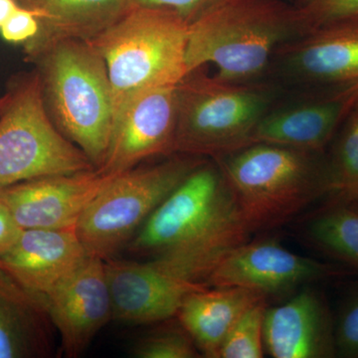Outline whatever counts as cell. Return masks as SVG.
<instances>
[{
  "instance_id": "cell-7",
  "label": "cell",
  "mask_w": 358,
  "mask_h": 358,
  "mask_svg": "<svg viewBox=\"0 0 358 358\" xmlns=\"http://www.w3.org/2000/svg\"><path fill=\"white\" fill-rule=\"evenodd\" d=\"M0 115V190L42 178L95 169L89 157L56 128L34 70L16 77Z\"/></svg>"
},
{
  "instance_id": "cell-23",
  "label": "cell",
  "mask_w": 358,
  "mask_h": 358,
  "mask_svg": "<svg viewBox=\"0 0 358 358\" xmlns=\"http://www.w3.org/2000/svg\"><path fill=\"white\" fill-rule=\"evenodd\" d=\"M266 300L249 308L231 329L218 358H262Z\"/></svg>"
},
{
  "instance_id": "cell-8",
  "label": "cell",
  "mask_w": 358,
  "mask_h": 358,
  "mask_svg": "<svg viewBox=\"0 0 358 358\" xmlns=\"http://www.w3.org/2000/svg\"><path fill=\"white\" fill-rule=\"evenodd\" d=\"M247 228L216 160H204L186 176L127 245L129 253L159 255L197 238ZM250 231V230H249Z\"/></svg>"
},
{
  "instance_id": "cell-4",
  "label": "cell",
  "mask_w": 358,
  "mask_h": 358,
  "mask_svg": "<svg viewBox=\"0 0 358 358\" xmlns=\"http://www.w3.org/2000/svg\"><path fill=\"white\" fill-rule=\"evenodd\" d=\"M217 162L250 232L286 222L329 194L327 154L256 143Z\"/></svg>"
},
{
  "instance_id": "cell-5",
  "label": "cell",
  "mask_w": 358,
  "mask_h": 358,
  "mask_svg": "<svg viewBox=\"0 0 358 358\" xmlns=\"http://www.w3.org/2000/svg\"><path fill=\"white\" fill-rule=\"evenodd\" d=\"M188 29L189 24L173 11L129 6L119 20L90 40L107 66L114 121L141 92L173 86L187 75Z\"/></svg>"
},
{
  "instance_id": "cell-18",
  "label": "cell",
  "mask_w": 358,
  "mask_h": 358,
  "mask_svg": "<svg viewBox=\"0 0 358 358\" xmlns=\"http://www.w3.org/2000/svg\"><path fill=\"white\" fill-rule=\"evenodd\" d=\"M52 327L43 298L0 268V358L48 357Z\"/></svg>"
},
{
  "instance_id": "cell-30",
  "label": "cell",
  "mask_w": 358,
  "mask_h": 358,
  "mask_svg": "<svg viewBox=\"0 0 358 358\" xmlns=\"http://www.w3.org/2000/svg\"><path fill=\"white\" fill-rule=\"evenodd\" d=\"M20 4L16 0H0V28L15 13Z\"/></svg>"
},
{
  "instance_id": "cell-29",
  "label": "cell",
  "mask_w": 358,
  "mask_h": 358,
  "mask_svg": "<svg viewBox=\"0 0 358 358\" xmlns=\"http://www.w3.org/2000/svg\"><path fill=\"white\" fill-rule=\"evenodd\" d=\"M23 229L16 222L6 204L0 200V257L20 240Z\"/></svg>"
},
{
  "instance_id": "cell-16",
  "label": "cell",
  "mask_w": 358,
  "mask_h": 358,
  "mask_svg": "<svg viewBox=\"0 0 358 358\" xmlns=\"http://www.w3.org/2000/svg\"><path fill=\"white\" fill-rule=\"evenodd\" d=\"M88 256L76 229H28L0 257V268L23 288L44 298Z\"/></svg>"
},
{
  "instance_id": "cell-12",
  "label": "cell",
  "mask_w": 358,
  "mask_h": 358,
  "mask_svg": "<svg viewBox=\"0 0 358 358\" xmlns=\"http://www.w3.org/2000/svg\"><path fill=\"white\" fill-rule=\"evenodd\" d=\"M65 357H80L99 331L114 320L105 260L89 255L43 298Z\"/></svg>"
},
{
  "instance_id": "cell-21",
  "label": "cell",
  "mask_w": 358,
  "mask_h": 358,
  "mask_svg": "<svg viewBox=\"0 0 358 358\" xmlns=\"http://www.w3.org/2000/svg\"><path fill=\"white\" fill-rule=\"evenodd\" d=\"M310 240L329 255L358 268V208L336 202L308 227Z\"/></svg>"
},
{
  "instance_id": "cell-24",
  "label": "cell",
  "mask_w": 358,
  "mask_h": 358,
  "mask_svg": "<svg viewBox=\"0 0 358 358\" xmlns=\"http://www.w3.org/2000/svg\"><path fill=\"white\" fill-rule=\"evenodd\" d=\"M131 355L136 358H194L199 348L180 324H169L145 334L134 343Z\"/></svg>"
},
{
  "instance_id": "cell-11",
  "label": "cell",
  "mask_w": 358,
  "mask_h": 358,
  "mask_svg": "<svg viewBox=\"0 0 358 358\" xmlns=\"http://www.w3.org/2000/svg\"><path fill=\"white\" fill-rule=\"evenodd\" d=\"M176 85L141 92L115 117L99 171L117 174L157 157L176 155Z\"/></svg>"
},
{
  "instance_id": "cell-13",
  "label": "cell",
  "mask_w": 358,
  "mask_h": 358,
  "mask_svg": "<svg viewBox=\"0 0 358 358\" xmlns=\"http://www.w3.org/2000/svg\"><path fill=\"white\" fill-rule=\"evenodd\" d=\"M113 174L99 169L42 176L0 190L23 230L76 229L84 211Z\"/></svg>"
},
{
  "instance_id": "cell-15",
  "label": "cell",
  "mask_w": 358,
  "mask_h": 358,
  "mask_svg": "<svg viewBox=\"0 0 358 358\" xmlns=\"http://www.w3.org/2000/svg\"><path fill=\"white\" fill-rule=\"evenodd\" d=\"M114 320L124 324L162 322L176 317L188 294L209 288L173 279L150 260H105Z\"/></svg>"
},
{
  "instance_id": "cell-10",
  "label": "cell",
  "mask_w": 358,
  "mask_h": 358,
  "mask_svg": "<svg viewBox=\"0 0 358 358\" xmlns=\"http://www.w3.org/2000/svg\"><path fill=\"white\" fill-rule=\"evenodd\" d=\"M268 79L286 91L358 83V21L319 28L282 45Z\"/></svg>"
},
{
  "instance_id": "cell-17",
  "label": "cell",
  "mask_w": 358,
  "mask_h": 358,
  "mask_svg": "<svg viewBox=\"0 0 358 358\" xmlns=\"http://www.w3.org/2000/svg\"><path fill=\"white\" fill-rule=\"evenodd\" d=\"M264 345L275 358H322L334 355V331L319 294L305 289L284 305L266 308Z\"/></svg>"
},
{
  "instance_id": "cell-28",
  "label": "cell",
  "mask_w": 358,
  "mask_h": 358,
  "mask_svg": "<svg viewBox=\"0 0 358 358\" xmlns=\"http://www.w3.org/2000/svg\"><path fill=\"white\" fill-rule=\"evenodd\" d=\"M39 21L31 11L20 6L0 28V35L8 43L25 45L37 36Z\"/></svg>"
},
{
  "instance_id": "cell-25",
  "label": "cell",
  "mask_w": 358,
  "mask_h": 358,
  "mask_svg": "<svg viewBox=\"0 0 358 358\" xmlns=\"http://www.w3.org/2000/svg\"><path fill=\"white\" fill-rule=\"evenodd\" d=\"M292 4L307 33L358 21V0H292Z\"/></svg>"
},
{
  "instance_id": "cell-20",
  "label": "cell",
  "mask_w": 358,
  "mask_h": 358,
  "mask_svg": "<svg viewBox=\"0 0 358 358\" xmlns=\"http://www.w3.org/2000/svg\"><path fill=\"white\" fill-rule=\"evenodd\" d=\"M39 21L37 36L24 52L54 40L95 38L115 22L131 6L129 0H16Z\"/></svg>"
},
{
  "instance_id": "cell-32",
  "label": "cell",
  "mask_w": 358,
  "mask_h": 358,
  "mask_svg": "<svg viewBox=\"0 0 358 358\" xmlns=\"http://www.w3.org/2000/svg\"><path fill=\"white\" fill-rule=\"evenodd\" d=\"M350 205H353V206L357 207V208H358V201L355 202V203L350 204Z\"/></svg>"
},
{
  "instance_id": "cell-27",
  "label": "cell",
  "mask_w": 358,
  "mask_h": 358,
  "mask_svg": "<svg viewBox=\"0 0 358 358\" xmlns=\"http://www.w3.org/2000/svg\"><path fill=\"white\" fill-rule=\"evenodd\" d=\"M223 0H129L131 6L155 7L178 14L188 24L199 20Z\"/></svg>"
},
{
  "instance_id": "cell-22",
  "label": "cell",
  "mask_w": 358,
  "mask_h": 358,
  "mask_svg": "<svg viewBox=\"0 0 358 358\" xmlns=\"http://www.w3.org/2000/svg\"><path fill=\"white\" fill-rule=\"evenodd\" d=\"M329 195L339 203L358 201V101L345 117L327 154Z\"/></svg>"
},
{
  "instance_id": "cell-26",
  "label": "cell",
  "mask_w": 358,
  "mask_h": 358,
  "mask_svg": "<svg viewBox=\"0 0 358 358\" xmlns=\"http://www.w3.org/2000/svg\"><path fill=\"white\" fill-rule=\"evenodd\" d=\"M336 350L348 357H358V296L341 313L334 331Z\"/></svg>"
},
{
  "instance_id": "cell-14",
  "label": "cell",
  "mask_w": 358,
  "mask_h": 358,
  "mask_svg": "<svg viewBox=\"0 0 358 358\" xmlns=\"http://www.w3.org/2000/svg\"><path fill=\"white\" fill-rule=\"evenodd\" d=\"M334 274L326 264L294 254L277 242L246 241L219 259L205 278V284L211 288L256 289L267 296Z\"/></svg>"
},
{
  "instance_id": "cell-6",
  "label": "cell",
  "mask_w": 358,
  "mask_h": 358,
  "mask_svg": "<svg viewBox=\"0 0 358 358\" xmlns=\"http://www.w3.org/2000/svg\"><path fill=\"white\" fill-rule=\"evenodd\" d=\"M204 157L176 154L113 174L92 200L76 232L89 255L113 258Z\"/></svg>"
},
{
  "instance_id": "cell-31",
  "label": "cell",
  "mask_w": 358,
  "mask_h": 358,
  "mask_svg": "<svg viewBox=\"0 0 358 358\" xmlns=\"http://www.w3.org/2000/svg\"><path fill=\"white\" fill-rule=\"evenodd\" d=\"M9 100H10V95H9V92L7 91L6 95L0 96V115H2V113L6 110V106L8 105Z\"/></svg>"
},
{
  "instance_id": "cell-1",
  "label": "cell",
  "mask_w": 358,
  "mask_h": 358,
  "mask_svg": "<svg viewBox=\"0 0 358 358\" xmlns=\"http://www.w3.org/2000/svg\"><path fill=\"white\" fill-rule=\"evenodd\" d=\"M306 33L292 2L223 0L189 24L187 74L211 64L225 81L268 80L278 48Z\"/></svg>"
},
{
  "instance_id": "cell-2",
  "label": "cell",
  "mask_w": 358,
  "mask_h": 358,
  "mask_svg": "<svg viewBox=\"0 0 358 358\" xmlns=\"http://www.w3.org/2000/svg\"><path fill=\"white\" fill-rule=\"evenodd\" d=\"M49 117L100 169L107 157L114 103L107 66L86 40H54L28 52Z\"/></svg>"
},
{
  "instance_id": "cell-19",
  "label": "cell",
  "mask_w": 358,
  "mask_h": 358,
  "mask_svg": "<svg viewBox=\"0 0 358 358\" xmlns=\"http://www.w3.org/2000/svg\"><path fill=\"white\" fill-rule=\"evenodd\" d=\"M266 296L256 289L209 287L188 294L176 317L204 357L218 358L221 345L237 320Z\"/></svg>"
},
{
  "instance_id": "cell-9",
  "label": "cell",
  "mask_w": 358,
  "mask_h": 358,
  "mask_svg": "<svg viewBox=\"0 0 358 358\" xmlns=\"http://www.w3.org/2000/svg\"><path fill=\"white\" fill-rule=\"evenodd\" d=\"M358 101V83L287 91L254 131L252 143L324 154Z\"/></svg>"
},
{
  "instance_id": "cell-3",
  "label": "cell",
  "mask_w": 358,
  "mask_h": 358,
  "mask_svg": "<svg viewBox=\"0 0 358 358\" xmlns=\"http://www.w3.org/2000/svg\"><path fill=\"white\" fill-rule=\"evenodd\" d=\"M203 69L176 84V154L216 159L252 145L259 122L287 91L270 79L236 83Z\"/></svg>"
}]
</instances>
